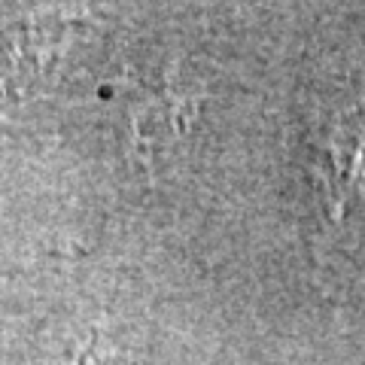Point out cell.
Segmentation results:
<instances>
[{
  "instance_id": "obj_1",
  "label": "cell",
  "mask_w": 365,
  "mask_h": 365,
  "mask_svg": "<svg viewBox=\"0 0 365 365\" xmlns=\"http://www.w3.org/2000/svg\"><path fill=\"white\" fill-rule=\"evenodd\" d=\"M335 134L326 146V162L332 168V186L338 189V201H344L353 189L365 192V113L353 119H341Z\"/></svg>"
}]
</instances>
